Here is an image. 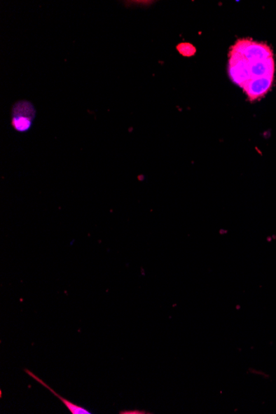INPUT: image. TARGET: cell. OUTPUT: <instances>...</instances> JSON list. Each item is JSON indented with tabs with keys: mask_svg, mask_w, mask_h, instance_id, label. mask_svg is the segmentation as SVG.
I'll list each match as a JSON object with an SVG mask.
<instances>
[{
	"mask_svg": "<svg viewBox=\"0 0 276 414\" xmlns=\"http://www.w3.org/2000/svg\"><path fill=\"white\" fill-rule=\"evenodd\" d=\"M275 72L274 53L268 44L242 39L230 48L229 76L245 92L251 102L268 93L273 85Z\"/></svg>",
	"mask_w": 276,
	"mask_h": 414,
	"instance_id": "cell-1",
	"label": "cell"
},
{
	"mask_svg": "<svg viewBox=\"0 0 276 414\" xmlns=\"http://www.w3.org/2000/svg\"><path fill=\"white\" fill-rule=\"evenodd\" d=\"M25 372H27V375H30L31 377H33V378L36 381L39 382V383H41V385L45 386L46 388L48 389L50 391V392H52L55 395V396L60 399V400H61V401L64 404H65V406H67V408L69 409V411H70L72 414H91L92 413L90 411L88 410V409L81 407L79 406H76V404L73 403L72 402L69 401V400L62 398L61 396V395H59L57 393L55 392V391L53 389H50L49 387V386L47 384L44 383V382L43 380L39 379V377H36L33 373V372H32L27 369H25Z\"/></svg>",
	"mask_w": 276,
	"mask_h": 414,
	"instance_id": "cell-3",
	"label": "cell"
},
{
	"mask_svg": "<svg viewBox=\"0 0 276 414\" xmlns=\"http://www.w3.org/2000/svg\"><path fill=\"white\" fill-rule=\"evenodd\" d=\"M36 110L33 104L27 100L18 101L13 105L12 125L18 132L29 131L33 125Z\"/></svg>",
	"mask_w": 276,
	"mask_h": 414,
	"instance_id": "cell-2",
	"label": "cell"
},
{
	"mask_svg": "<svg viewBox=\"0 0 276 414\" xmlns=\"http://www.w3.org/2000/svg\"><path fill=\"white\" fill-rule=\"evenodd\" d=\"M177 50L184 57H192L196 52L195 48L190 43L179 44L177 46Z\"/></svg>",
	"mask_w": 276,
	"mask_h": 414,
	"instance_id": "cell-4",
	"label": "cell"
}]
</instances>
